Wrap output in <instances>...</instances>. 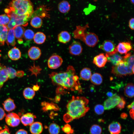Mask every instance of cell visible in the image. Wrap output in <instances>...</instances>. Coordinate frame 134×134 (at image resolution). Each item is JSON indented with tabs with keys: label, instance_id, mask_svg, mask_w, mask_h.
I'll return each mask as SVG.
<instances>
[{
	"label": "cell",
	"instance_id": "cell-34",
	"mask_svg": "<svg viewBox=\"0 0 134 134\" xmlns=\"http://www.w3.org/2000/svg\"><path fill=\"white\" fill-rule=\"evenodd\" d=\"M34 32L30 29H27L24 32L23 38L26 43H29L34 38Z\"/></svg>",
	"mask_w": 134,
	"mask_h": 134
},
{
	"label": "cell",
	"instance_id": "cell-46",
	"mask_svg": "<svg viewBox=\"0 0 134 134\" xmlns=\"http://www.w3.org/2000/svg\"><path fill=\"white\" fill-rule=\"evenodd\" d=\"M15 134H28L27 132L23 129H20L18 130Z\"/></svg>",
	"mask_w": 134,
	"mask_h": 134
},
{
	"label": "cell",
	"instance_id": "cell-35",
	"mask_svg": "<svg viewBox=\"0 0 134 134\" xmlns=\"http://www.w3.org/2000/svg\"><path fill=\"white\" fill-rule=\"evenodd\" d=\"M49 131L50 134H59L60 132V128L56 124L52 123L49 126Z\"/></svg>",
	"mask_w": 134,
	"mask_h": 134
},
{
	"label": "cell",
	"instance_id": "cell-38",
	"mask_svg": "<svg viewBox=\"0 0 134 134\" xmlns=\"http://www.w3.org/2000/svg\"><path fill=\"white\" fill-rule=\"evenodd\" d=\"M29 70L31 72L32 74H34L36 76L40 72L41 69L39 66H36L34 64L33 66L30 67Z\"/></svg>",
	"mask_w": 134,
	"mask_h": 134
},
{
	"label": "cell",
	"instance_id": "cell-7",
	"mask_svg": "<svg viewBox=\"0 0 134 134\" xmlns=\"http://www.w3.org/2000/svg\"><path fill=\"white\" fill-rule=\"evenodd\" d=\"M5 121L7 125L10 127H15L18 126L20 122V118L17 114L10 113L5 117Z\"/></svg>",
	"mask_w": 134,
	"mask_h": 134
},
{
	"label": "cell",
	"instance_id": "cell-5",
	"mask_svg": "<svg viewBox=\"0 0 134 134\" xmlns=\"http://www.w3.org/2000/svg\"><path fill=\"white\" fill-rule=\"evenodd\" d=\"M4 11L10 19L15 22L16 26H27L28 25V21L32 17L28 15H18L12 11L8 8L5 9Z\"/></svg>",
	"mask_w": 134,
	"mask_h": 134
},
{
	"label": "cell",
	"instance_id": "cell-29",
	"mask_svg": "<svg viewBox=\"0 0 134 134\" xmlns=\"http://www.w3.org/2000/svg\"><path fill=\"white\" fill-rule=\"evenodd\" d=\"M46 38V36L44 33L41 32H38L34 34L33 39L35 43L40 44L45 42Z\"/></svg>",
	"mask_w": 134,
	"mask_h": 134
},
{
	"label": "cell",
	"instance_id": "cell-32",
	"mask_svg": "<svg viewBox=\"0 0 134 134\" xmlns=\"http://www.w3.org/2000/svg\"><path fill=\"white\" fill-rule=\"evenodd\" d=\"M80 75L82 79L85 80H89L92 75L90 69L87 67L83 68L80 72Z\"/></svg>",
	"mask_w": 134,
	"mask_h": 134
},
{
	"label": "cell",
	"instance_id": "cell-21",
	"mask_svg": "<svg viewBox=\"0 0 134 134\" xmlns=\"http://www.w3.org/2000/svg\"><path fill=\"white\" fill-rule=\"evenodd\" d=\"M30 130L32 134H40L43 130L42 124L39 122H33L30 125Z\"/></svg>",
	"mask_w": 134,
	"mask_h": 134
},
{
	"label": "cell",
	"instance_id": "cell-50",
	"mask_svg": "<svg viewBox=\"0 0 134 134\" xmlns=\"http://www.w3.org/2000/svg\"><path fill=\"white\" fill-rule=\"evenodd\" d=\"M107 96L109 98L112 97L113 95L114 94L111 92H108L106 94Z\"/></svg>",
	"mask_w": 134,
	"mask_h": 134
},
{
	"label": "cell",
	"instance_id": "cell-44",
	"mask_svg": "<svg viewBox=\"0 0 134 134\" xmlns=\"http://www.w3.org/2000/svg\"><path fill=\"white\" fill-rule=\"evenodd\" d=\"M6 115L4 110L0 107V121L2 120Z\"/></svg>",
	"mask_w": 134,
	"mask_h": 134
},
{
	"label": "cell",
	"instance_id": "cell-19",
	"mask_svg": "<svg viewBox=\"0 0 134 134\" xmlns=\"http://www.w3.org/2000/svg\"><path fill=\"white\" fill-rule=\"evenodd\" d=\"M15 35L16 38L18 39V42L20 44L23 43V38L25 31V29L21 26L15 27L14 28Z\"/></svg>",
	"mask_w": 134,
	"mask_h": 134
},
{
	"label": "cell",
	"instance_id": "cell-20",
	"mask_svg": "<svg viewBox=\"0 0 134 134\" xmlns=\"http://www.w3.org/2000/svg\"><path fill=\"white\" fill-rule=\"evenodd\" d=\"M4 109L8 112L11 111L16 107L14 100L10 98L6 100L2 103Z\"/></svg>",
	"mask_w": 134,
	"mask_h": 134
},
{
	"label": "cell",
	"instance_id": "cell-4",
	"mask_svg": "<svg viewBox=\"0 0 134 134\" xmlns=\"http://www.w3.org/2000/svg\"><path fill=\"white\" fill-rule=\"evenodd\" d=\"M134 66L123 60L118 65L112 67L111 73L116 76L122 77L134 74Z\"/></svg>",
	"mask_w": 134,
	"mask_h": 134
},
{
	"label": "cell",
	"instance_id": "cell-10",
	"mask_svg": "<svg viewBox=\"0 0 134 134\" xmlns=\"http://www.w3.org/2000/svg\"><path fill=\"white\" fill-rule=\"evenodd\" d=\"M121 98L115 94L111 97L106 99L104 103V107L105 110H109L113 108L119 103Z\"/></svg>",
	"mask_w": 134,
	"mask_h": 134
},
{
	"label": "cell",
	"instance_id": "cell-28",
	"mask_svg": "<svg viewBox=\"0 0 134 134\" xmlns=\"http://www.w3.org/2000/svg\"><path fill=\"white\" fill-rule=\"evenodd\" d=\"M32 18L30 22L31 25L35 28H40L43 23L41 17L35 15L32 16Z\"/></svg>",
	"mask_w": 134,
	"mask_h": 134
},
{
	"label": "cell",
	"instance_id": "cell-26",
	"mask_svg": "<svg viewBox=\"0 0 134 134\" xmlns=\"http://www.w3.org/2000/svg\"><path fill=\"white\" fill-rule=\"evenodd\" d=\"M8 30L6 26H0V46L4 45L6 40Z\"/></svg>",
	"mask_w": 134,
	"mask_h": 134
},
{
	"label": "cell",
	"instance_id": "cell-53",
	"mask_svg": "<svg viewBox=\"0 0 134 134\" xmlns=\"http://www.w3.org/2000/svg\"><path fill=\"white\" fill-rule=\"evenodd\" d=\"M2 1V0H0V3H1Z\"/></svg>",
	"mask_w": 134,
	"mask_h": 134
},
{
	"label": "cell",
	"instance_id": "cell-2",
	"mask_svg": "<svg viewBox=\"0 0 134 134\" xmlns=\"http://www.w3.org/2000/svg\"><path fill=\"white\" fill-rule=\"evenodd\" d=\"M89 102L85 97L72 96L67 105V112L64 116V120L69 122L84 116L90 109L87 106Z\"/></svg>",
	"mask_w": 134,
	"mask_h": 134
},
{
	"label": "cell",
	"instance_id": "cell-37",
	"mask_svg": "<svg viewBox=\"0 0 134 134\" xmlns=\"http://www.w3.org/2000/svg\"><path fill=\"white\" fill-rule=\"evenodd\" d=\"M90 131L91 134H101L102 129L99 125L95 124L91 126Z\"/></svg>",
	"mask_w": 134,
	"mask_h": 134
},
{
	"label": "cell",
	"instance_id": "cell-40",
	"mask_svg": "<svg viewBox=\"0 0 134 134\" xmlns=\"http://www.w3.org/2000/svg\"><path fill=\"white\" fill-rule=\"evenodd\" d=\"M7 69L8 78H14L16 76L17 71L14 68L11 67H8Z\"/></svg>",
	"mask_w": 134,
	"mask_h": 134
},
{
	"label": "cell",
	"instance_id": "cell-49",
	"mask_svg": "<svg viewBox=\"0 0 134 134\" xmlns=\"http://www.w3.org/2000/svg\"><path fill=\"white\" fill-rule=\"evenodd\" d=\"M39 89V86L37 84L34 85L33 87V89L34 91H38Z\"/></svg>",
	"mask_w": 134,
	"mask_h": 134
},
{
	"label": "cell",
	"instance_id": "cell-43",
	"mask_svg": "<svg viewBox=\"0 0 134 134\" xmlns=\"http://www.w3.org/2000/svg\"><path fill=\"white\" fill-rule=\"evenodd\" d=\"M0 134H11L9 129L7 126H5L3 129L0 127Z\"/></svg>",
	"mask_w": 134,
	"mask_h": 134
},
{
	"label": "cell",
	"instance_id": "cell-13",
	"mask_svg": "<svg viewBox=\"0 0 134 134\" xmlns=\"http://www.w3.org/2000/svg\"><path fill=\"white\" fill-rule=\"evenodd\" d=\"M117 52L121 54H126L132 49L131 43L128 42H122L119 43L116 47Z\"/></svg>",
	"mask_w": 134,
	"mask_h": 134
},
{
	"label": "cell",
	"instance_id": "cell-47",
	"mask_svg": "<svg viewBox=\"0 0 134 134\" xmlns=\"http://www.w3.org/2000/svg\"><path fill=\"white\" fill-rule=\"evenodd\" d=\"M134 101H133L130 104L128 105L127 106V107L129 109H134Z\"/></svg>",
	"mask_w": 134,
	"mask_h": 134
},
{
	"label": "cell",
	"instance_id": "cell-54",
	"mask_svg": "<svg viewBox=\"0 0 134 134\" xmlns=\"http://www.w3.org/2000/svg\"><path fill=\"white\" fill-rule=\"evenodd\" d=\"M1 55L0 54V57H1Z\"/></svg>",
	"mask_w": 134,
	"mask_h": 134
},
{
	"label": "cell",
	"instance_id": "cell-36",
	"mask_svg": "<svg viewBox=\"0 0 134 134\" xmlns=\"http://www.w3.org/2000/svg\"><path fill=\"white\" fill-rule=\"evenodd\" d=\"M10 19L5 14L0 15V26H6L9 23Z\"/></svg>",
	"mask_w": 134,
	"mask_h": 134
},
{
	"label": "cell",
	"instance_id": "cell-3",
	"mask_svg": "<svg viewBox=\"0 0 134 134\" xmlns=\"http://www.w3.org/2000/svg\"><path fill=\"white\" fill-rule=\"evenodd\" d=\"M8 8L20 15L32 17L34 12L33 5L30 0H12L9 3Z\"/></svg>",
	"mask_w": 134,
	"mask_h": 134
},
{
	"label": "cell",
	"instance_id": "cell-8",
	"mask_svg": "<svg viewBox=\"0 0 134 134\" xmlns=\"http://www.w3.org/2000/svg\"><path fill=\"white\" fill-rule=\"evenodd\" d=\"M99 47L107 54H111L118 52L114 43L110 40H105L99 45Z\"/></svg>",
	"mask_w": 134,
	"mask_h": 134
},
{
	"label": "cell",
	"instance_id": "cell-9",
	"mask_svg": "<svg viewBox=\"0 0 134 134\" xmlns=\"http://www.w3.org/2000/svg\"><path fill=\"white\" fill-rule=\"evenodd\" d=\"M63 62V59L60 56L57 54H54L48 59V66L50 69H56L60 67Z\"/></svg>",
	"mask_w": 134,
	"mask_h": 134
},
{
	"label": "cell",
	"instance_id": "cell-24",
	"mask_svg": "<svg viewBox=\"0 0 134 134\" xmlns=\"http://www.w3.org/2000/svg\"><path fill=\"white\" fill-rule=\"evenodd\" d=\"M14 29H8L6 42L8 45L14 46L16 44Z\"/></svg>",
	"mask_w": 134,
	"mask_h": 134
},
{
	"label": "cell",
	"instance_id": "cell-12",
	"mask_svg": "<svg viewBox=\"0 0 134 134\" xmlns=\"http://www.w3.org/2000/svg\"><path fill=\"white\" fill-rule=\"evenodd\" d=\"M117 52L110 54H106L105 55L107 61L111 63L114 66L119 64L123 60V57H122Z\"/></svg>",
	"mask_w": 134,
	"mask_h": 134
},
{
	"label": "cell",
	"instance_id": "cell-55",
	"mask_svg": "<svg viewBox=\"0 0 134 134\" xmlns=\"http://www.w3.org/2000/svg\"><path fill=\"white\" fill-rule=\"evenodd\" d=\"M0 88H1V87H0Z\"/></svg>",
	"mask_w": 134,
	"mask_h": 134
},
{
	"label": "cell",
	"instance_id": "cell-52",
	"mask_svg": "<svg viewBox=\"0 0 134 134\" xmlns=\"http://www.w3.org/2000/svg\"><path fill=\"white\" fill-rule=\"evenodd\" d=\"M130 1L131 3L133 4H134V0H130Z\"/></svg>",
	"mask_w": 134,
	"mask_h": 134
},
{
	"label": "cell",
	"instance_id": "cell-16",
	"mask_svg": "<svg viewBox=\"0 0 134 134\" xmlns=\"http://www.w3.org/2000/svg\"><path fill=\"white\" fill-rule=\"evenodd\" d=\"M36 116L33 113H28L23 115L20 118V121L25 126H30L33 122Z\"/></svg>",
	"mask_w": 134,
	"mask_h": 134
},
{
	"label": "cell",
	"instance_id": "cell-31",
	"mask_svg": "<svg viewBox=\"0 0 134 134\" xmlns=\"http://www.w3.org/2000/svg\"><path fill=\"white\" fill-rule=\"evenodd\" d=\"M90 81L94 84L99 85L102 83V77L100 73H95L91 75L90 78Z\"/></svg>",
	"mask_w": 134,
	"mask_h": 134
},
{
	"label": "cell",
	"instance_id": "cell-11",
	"mask_svg": "<svg viewBox=\"0 0 134 134\" xmlns=\"http://www.w3.org/2000/svg\"><path fill=\"white\" fill-rule=\"evenodd\" d=\"M69 52L71 55L77 56L82 53L83 48L81 43L77 41H74L69 46Z\"/></svg>",
	"mask_w": 134,
	"mask_h": 134
},
{
	"label": "cell",
	"instance_id": "cell-41",
	"mask_svg": "<svg viewBox=\"0 0 134 134\" xmlns=\"http://www.w3.org/2000/svg\"><path fill=\"white\" fill-rule=\"evenodd\" d=\"M63 132L67 134H71L73 133V130L72 129L70 126L68 124L64 125L62 128Z\"/></svg>",
	"mask_w": 134,
	"mask_h": 134
},
{
	"label": "cell",
	"instance_id": "cell-1",
	"mask_svg": "<svg viewBox=\"0 0 134 134\" xmlns=\"http://www.w3.org/2000/svg\"><path fill=\"white\" fill-rule=\"evenodd\" d=\"M50 76L53 83L66 89L73 91L81 89L79 77L75 75V69L72 66H69L65 72L52 73Z\"/></svg>",
	"mask_w": 134,
	"mask_h": 134
},
{
	"label": "cell",
	"instance_id": "cell-17",
	"mask_svg": "<svg viewBox=\"0 0 134 134\" xmlns=\"http://www.w3.org/2000/svg\"><path fill=\"white\" fill-rule=\"evenodd\" d=\"M28 55L30 58L33 60L38 59L41 54L40 49L38 47L33 46L31 47L28 50Z\"/></svg>",
	"mask_w": 134,
	"mask_h": 134
},
{
	"label": "cell",
	"instance_id": "cell-48",
	"mask_svg": "<svg viewBox=\"0 0 134 134\" xmlns=\"http://www.w3.org/2000/svg\"><path fill=\"white\" fill-rule=\"evenodd\" d=\"M130 114L131 117L133 119L134 118V109H131L130 111Z\"/></svg>",
	"mask_w": 134,
	"mask_h": 134
},
{
	"label": "cell",
	"instance_id": "cell-14",
	"mask_svg": "<svg viewBox=\"0 0 134 134\" xmlns=\"http://www.w3.org/2000/svg\"><path fill=\"white\" fill-rule=\"evenodd\" d=\"M107 61V57L103 53H100L94 58L93 62L99 67H104Z\"/></svg>",
	"mask_w": 134,
	"mask_h": 134
},
{
	"label": "cell",
	"instance_id": "cell-27",
	"mask_svg": "<svg viewBox=\"0 0 134 134\" xmlns=\"http://www.w3.org/2000/svg\"><path fill=\"white\" fill-rule=\"evenodd\" d=\"M58 8L59 11L63 13L68 12L70 10V5L69 2L66 0H63L59 3Z\"/></svg>",
	"mask_w": 134,
	"mask_h": 134
},
{
	"label": "cell",
	"instance_id": "cell-42",
	"mask_svg": "<svg viewBox=\"0 0 134 134\" xmlns=\"http://www.w3.org/2000/svg\"><path fill=\"white\" fill-rule=\"evenodd\" d=\"M126 103V102L124 98L121 97L119 103L116 106L119 109H123Z\"/></svg>",
	"mask_w": 134,
	"mask_h": 134
},
{
	"label": "cell",
	"instance_id": "cell-51",
	"mask_svg": "<svg viewBox=\"0 0 134 134\" xmlns=\"http://www.w3.org/2000/svg\"><path fill=\"white\" fill-rule=\"evenodd\" d=\"M127 114L125 113H122L121 115V117L122 118L125 119L127 117Z\"/></svg>",
	"mask_w": 134,
	"mask_h": 134
},
{
	"label": "cell",
	"instance_id": "cell-30",
	"mask_svg": "<svg viewBox=\"0 0 134 134\" xmlns=\"http://www.w3.org/2000/svg\"><path fill=\"white\" fill-rule=\"evenodd\" d=\"M134 86L132 83L128 84L125 86L124 90V93L126 96L129 98H132L134 97Z\"/></svg>",
	"mask_w": 134,
	"mask_h": 134
},
{
	"label": "cell",
	"instance_id": "cell-6",
	"mask_svg": "<svg viewBox=\"0 0 134 134\" xmlns=\"http://www.w3.org/2000/svg\"><path fill=\"white\" fill-rule=\"evenodd\" d=\"M99 40L98 36L95 33L85 32L81 41L88 46L94 47L98 43Z\"/></svg>",
	"mask_w": 134,
	"mask_h": 134
},
{
	"label": "cell",
	"instance_id": "cell-45",
	"mask_svg": "<svg viewBox=\"0 0 134 134\" xmlns=\"http://www.w3.org/2000/svg\"><path fill=\"white\" fill-rule=\"evenodd\" d=\"M134 18H132L129 21V27L132 30H134Z\"/></svg>",
	"mask_w": 134,
	"mask_h": 134
},
{
	"label": "cell",
	"instance_id": "cell-33",
	"mask_svg": "<svg viewBox=\"0 0 134 134\" xmlns=\"http://www.w3.org/2000/svg\"><path fill=\"white\" fill-rule=\"evenodd\" d=\"M23 94L24 98L28 100L32 99L34 97L35 92L33 89L28 87L25 88L23 92Z\"/></svg>",
	"mask_w": 134,
	"mask_h": 134
},
{
	"label": "cell",
	"instance_id": "cell-39",
	"mask_svg": "<svg viewBox=\"0 0 134 134\" xmlns=\"http://www.w3.org/2000/svg\"><path fill=\"white\" fill-rule=\"evenodd\" d=\"M104 108L102 105L98 104L95 106L94 108L95 112L98 115H101L104 112Z\"/></svg>",
	"mask_w": 134,
	"mask_h": 134
},
{
	"label": "cell",
	"instance_id": "cell-22",
	"mask_svg": "<svg viewBox=\"0 0 134 134\" xmlns=\"http://www.w3.org/2000/svg\"><path fill=\"white\" fill-rule=\"evenodd\" d=\"M71 36L69 33L66 31L61 32L58 35V39L61 43H66L70 41Z\"/></svg>",
	"mask_w": 134,
	"mask_h": 134
},
{
	"label": "cell",
	"instance_id": "cell-15",
	"mask_svg": "<svg viewBox=\"0 0 134 134\" xmlns=\"http://www.w3.org/2000/svg\"><path fill=\"white\" fill-rule=\"evenodd\" d=\"M88 27V24H87L84 26H76V29L73 32L74 38L81 40L86 31Z\"/></svg>",
	"mask_w": 134,
	"mask_h": 134
},
{
	"label": "cell",
	"instance_id": "cell-23",
	"mask_svg": "<svg viewBox=\"0 0 134 134\" xmlns=\"http://www.w3.org/2000/svg\"><path fill=\"white\" fill-rule=\"evenodd\" d=\"M8 56L12 60H17L20 58L21 53L19 49L16 47H14L8 51Z\"/></svg>",
	"mask_w": 134,
	"mask_h": 134
},
{
	"label": "cell",
	"instance_id": "cell-25",
	"mask_svg": "<svg viewBox=\"0 0 134 134\" xmlns=\"http://www.w3.org/2000/svg\"><path fill=\"white\" fill-rule=\"evenodd\" d=\"M121 126L118 122H114L109 124L108 130L111 134H119L120 132Z\"/></svg>",
	"mask_w": 134,
	"mask_h": 134
},
{
	"label": "cell",
	"instance_id": "cell-18",
	"mask_svg": "<svg viewBox=\"0 0 134 134\" xmlns=\"http://www.w3.org/2000/svg\"><path fill=\"white\" fill-rule=\"evenodd\" d=\"M8 78L7 68L3 64L0 63V87L1 88Z\"/></svg>",
	"mask_w": 134,
	"mask_h": 134
}]
</instances>
